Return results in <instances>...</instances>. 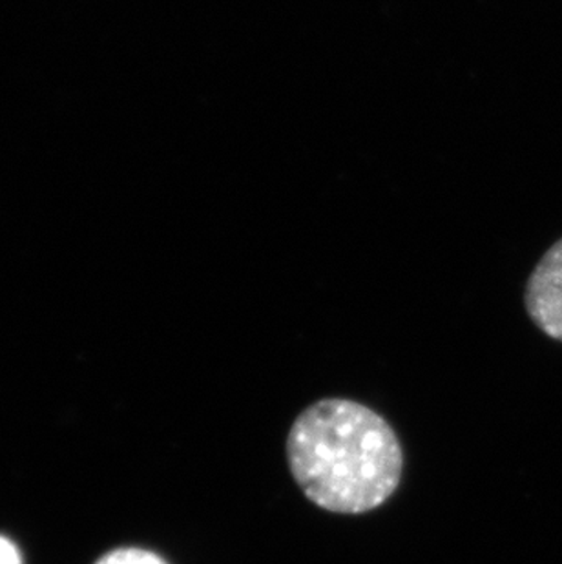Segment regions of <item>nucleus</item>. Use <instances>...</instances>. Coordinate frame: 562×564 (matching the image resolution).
<instances>
[{
	"mask_svg": "<svg viewBox=\"0 0 562 564\" xmlns=\"http://www.w3.org/2000/svg\"><path fill=\"white\" fill-rule=\"evenodd\" d=\"M292 477L322 510L358 516L393 496L402 446L377 411L353 400L325 399L298 415L287 437Z\"/></svg>",
	"mask_w": 562,
	"mask_h": 564,
	"instance_id": "f257e3e1",
	"label": "nucleus"
},
{
	"mask_svg": "<svg viewBox=\"0 0 562 564\" xmlns=\"http://www.w3.org/2000/svg\"><path fill=\"white\" fill-rule=\"evenodd\" d=\"M526 310L539 329L562 341V240L544 254L531 274Z\"/></svg>",
	"mask_w": 562,
	"mask_h": 564,
	"instance_id": "f03ea898",
	"label": "nucleus"
},
{
	"mask_svg": "<svg viewBox=\"0 0 562 564\" xmlns=\"http://www.w3.org/2000/svg\"><path fill=\"white\" fill-rule=\"evenodd\" d=\"M96 564H166V561L161 560L160 555L152 554L149 550L121 549L114 550Z\"/></svg>",
	"mask_w": 562,
	"mask_h": 564,
	"instance_id": "7ed1b4c3",
	"label": "nucleus"
},
{
	"mask_svg": "<svg viewBox=\"0 0 562 564\" xmlns=\"http://www.w3.org/2000/svg\"><path fill=\"white\" fill-rule=\"evenodd\" d=\"M0 564H22L21 552L10 539L0 538Z\"/></svg>",
	"mask_w": 562,
	"mask_h": 564,
	"instance_id": "20e7f679",
	"label": "nucleus"
}]
</instances>
